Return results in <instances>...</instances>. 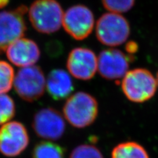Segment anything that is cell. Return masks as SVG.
I'll return each mask as SVG.
<instances>
[{
    "instance_id": "3",
    "label": "cell",
    "mask_w": 158,
    "mask_h": 158,
    "mask_svg": "<svg viewBox=\"0 0 158 158\" xmlns=\"http://www.w3.org/2000/svg\"><path fill=\"white\" fill-rule=\"evenodd\" d=\"M63 11L56 0H36L28 10V18L32 26L40 33L50 34L61 27Z\"/></svg>"
},
{
    "instance_id": "4",
    "label": "cell",
    "mask_w": 158,
    "mask_h": 158,
    "mask_svg": "<svg viewBox=\"0 0 158 158\" xmlns=\"http://www.w3.org/2000/svg\"><path fill=\"white\" fill-rule=\"evenodd\" d=\"M130 34L129 23L120 14L107 13L98 20L96 37L103 45L109 47L120 46L126 42Z\"/></svg>"
},
{
    "instance_id": "8",
    "label": "cell",
    "mask_w": 158,
    "mask_h": 158,
    "mask_svg": "<svg viewBox=\"0 0 158 158\" xmlns=\"http://www.w3.org/2000/svg\"><path fill=\"white\" fill-rule=\"evenodd\" d=\"M29 135L23 123L9 121L0 127V153L7 157L21 154L29 144Z\"/></svg>"
},
{
    "instance_id": "1",
    "label": "cell",
    "mask_w": 158,
    "mask_h": 158,
    "mask_svg": "<svg viewBox=\"0 0 158 158\" xmlns=\"http://www.w3.org/2000/svg\"><path fill=\"white\" fill-rule=\"evenodd\" d=\"M98 110L96 99L85 92H78L69 96L63 107L64 117L77 128L91 125L96 119Z\"/></svg>"
},
{
    "instance_id": "15",
    "label": "cell",
    "mask_w": 158,
    "mask_h": 158,
    "mask_svg": "<svg viewBox=\"0 0 158 158\" xmlns=\"http://www.w3.org/2000/svg\"><path fill=\"white\" fill-rule=\"evenodd\" d=\"M63 148L51 141H42L34 147L32 158H64Z\"/></svg>"
},
{
    "instance_id": "20",
    "label": "cell",
    "mask_w": 158,
    "mask_h": 158,
    "mask_svg": "<svg viewBox=\"0 0 158 158\" xmlns=\"http://www.w3.org/2000/svg\"><path fill=\"white\" fill-rule=\"evenodd\" d=\"M138 49V45L135 42H128L126 44V51L127 53L132 54L136 52Z\"/></svg>"
},
{
    "instance_id": "7",
    "label": "cell",
    "mask_w": 158,
    "mask_h": 158,
    "mask_svg": "<svg viewBox=\"0 0 158 158\" xmlns=\"http://www.w3.org/2000/svg\"><path fill=\"white\" fill-rule=\"evenodd\" d=\"M27 7L20 6L17 9L0 12V51L7 48L18 39L24 37L27 25L24 16Z\"/></svg>"
},
{
    "instance_id": "18",
    "label": "cell",
    "mask_w": 158,
    "mask_h": 158,
    "mask_svg": "<svg viewBox=\"0 0 158 158\" xmlns=\"http://www.w3.org/2000/svg\"><path fill=\"white\" fill-rule=\"evenodd\" d=\"M69 158H104L102 153L95 146L81 144L71 152Z\"/></svg>"
},
{
    "instance_id": "21",
    "label": "cell",
    "mask_w": 158,
    "mask_h": 158,
    "mask_svg": "<svg viewBox=\"0 0 158 158\" xmlns=\"http://www.w3.org/2000/svg\"><path fill=\"white\" fill-rule=\"evenodd\" d=\"M9 2V0H0V9L6 7Z\"/></svg>"
},
{
    "instance_id": "2",
    "label": "cell",
    "mask_w": 158,
    "mask_h": 158,
    "mask_svg": "<svg viewBox=\"0 0 158 158\" xmlns=\"http://www.w3.org/2000/svg\"><path fill=\"white\" fill-rule=\"evenodd\" d=\"M121 83L122 91L126 98L138 103L151 100L157 89L156 77L149 70L143 68L128 71Z\"/></svg>"
},
{
    "instance_id": "17",
    "label": "cell",
    "mask_w": 158,
    "mask_h": 158,
    "mask_svg": "<svg viewBox=\"0 0 158 158\" xmlns=\"http://www.w3.org/2000/svg\"><path fill=\"white\" fill-rule=\"evenodd\" d=\"M15 104L11 97L0 94V125L9 122L15 115Z\"/></svg>"
},
{
    "instance_id": "13",
    "label": "cell",
    "mask_w": 158,
    "mask_h": 158,
    "mask_svg": "<svg viewBox=\"0 0 158 158\" xmlns=\"http://www.w3.org/2000/svg\"><path fill=\"white\" fill-rule=\"evenodd\" d=\"M46 88L53 100H62L68 98L74 90L71 75L61 69H53L47 77Z\"/></svg>"
},
{
    "instance_id": "11",
    "label": "cell",
    "mask_w": 158,
    "mask_h": 158,
    "mask_svg": "<svg viewBox=\"0 0 158 158\" xmlns=\"http://www.w3.org/2000/svg\"><path fill=\"white\" fill-rule=\"evenodd\" d=\"M67 68L74 78L81 81L90 80L98 71V57L90 49L74 48L68 56Z\"/></svg>"
},
{
    "instance_id": "14",
    "label": "cell",
    "mask_w": 158,
    "mask_h": 158,
    "mask_svg": "<svg viewBox=\"0 0 158 158\" xmlns=\"http://www.w3.org/2000/svg\"><path fill=\"white\" fill-rule=\"evenodd\" d=\"M111 158H150V156L141 144L131 141L117 145L112 150Z\"/></svg>"
},
{
    "instance_id": "10",
    "label": "cell",
    "mask_w": 158,
    "mask_h": 158,
    "mask_svg": "<svg viewBox=\"0 0 158 158\" xmlns=\"http://www.w3.org/2000/svg\"><path fill=\"white\" fill-rule=\"evenodd\" d=\"M131 58L118 49H106L98 57V71L107 80L118 81L128 71Z\"/></svg>"
},
{
    "instance_id": "16",
    "label": "cell",
    "mask_w": 158,
    "mask_h": 158,
    "mask_svg": "<svg viewBox=\"0 0 158 158\" xmlns=\"http://www.w3.org/2000/svg\"><path fill=\"white\" fill-rule=\"evenodd\" d=\"M15 72L6 61H0V94H6L13 86Z\"/></svg>"
},
{
    "instance_id": "9",
    "label": "cell",
    "mask_w": 158,
    "mask_h": 158,
    "mask_svg": "<svg viewBox=\"0 0 158 158\" xmlns=\"http://www.w3.org/2000/svg\"><path fill=\"white\" fill-rule=\"evenodd\" d=\"M32 128L36 135L47 140H57L66 129L65 118L57 110L52 107L41 109L34 115Z\"/></svg>"
},
{
    "instance_id": "5",
    "label": "cell",
    "mask_w": 158,
    "mask_h": 158,
    "mask_svg": "<svg viewBox=\"0 0 158 158\" xmlns=\"http://www.w3.org/2000/svg\"><path fill=\"white\" fill-rule=\"evenodd\" d=\"M46 84L43 71L34 65L19 69L15 76L13 87L17 95L23 100L33 102L44 95Z\"/></svg>"
},
{
    "instance_id": "6",
    "label": "cell",
    "mask_w": 158,
    "mask_h": 158,
    "mask_svg": "<svg viewBox=\"0 0 158 158\" xmlns=\"http://www.w3.org/2000/svg\"><path fill=\"white\" fill-rule=\"evenodd\" d=\"M94 23V16L91 10L83 5H76L64 13L62 25L73 39L82 40L92 33Z\"/></svg>"
},
{
    "instance_id": "22",
    "label": "cell",
    "mask_w": 158,
    "mask_h": 158,
    "mask_svg": "<svg viewBox=\"0 0 158 158\" xmlns=\"http://www.w3.org/2000/svg\"><path fill=\"white\" fill-rule=\"evenodd\" d=\"M156 81H157V87H158V71L157 73V75L156 76Z\"/></svg>"
},
{
    "instance_id": "12",
    "label": "cell",
    "mask_w": 158,
    "mask_h": 158,
    "mask_svg": "<svg viewBox=\"0 0 158 158\" xmlns=\"http://www.w3.org/2000/svg\"><path fill=\"white\" fill-rule=\"evenodd\" d=\"M9 61L19 67L34 65L40 57V49L32 40L21 38L15 41L6 49Z\"/></svg>"
},
{
    "instance_id": "19",
    "label": "cell",
    "mask_w": 158,
    "mask_h": 158,
    "mask_svg": "<svg viewBox=\"0 0 158 158\" xmlns=\"http://www.w3.org/2000/svg\"><path fill=\"white\" fill-rule=\"evenodd\" d=\"M103 7L111 13H123L134 7L135 0H102Z\"/></svg>"
}]
</instances>
